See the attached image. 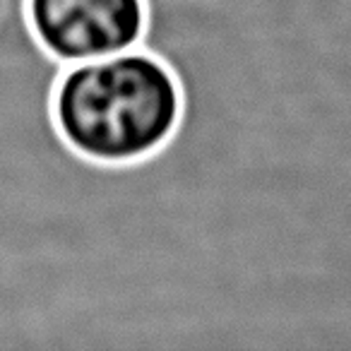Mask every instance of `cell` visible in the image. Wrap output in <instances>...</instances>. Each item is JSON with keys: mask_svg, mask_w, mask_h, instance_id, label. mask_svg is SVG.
Here are the masks:
<instances>
[{"mask_svg": "<svg viewBox=\"0 0 351 351\" xmlns=\"http://www.w3.org/2000/svg\"><path fill=\"white\" fill-rule=\"evenodd\" d=\"M181 116L171 70L142 49L68 65L56 92V121L75 152L123 164L159 149Z\"/></svg>", "mask_w": 351, "mask_h": 351, "instance_id": "cell-1", "label": "cell"}, {"mask_svg": "<svg viewBox=\"0 0 351 351\" xmlns=\"http://www.w3.org/2000/svg\"><path fill=\"white\" fill-rule=\"evenodd\" d=\"M34 34L65 65L123 53L140 44L142 0H29Z\"/></svg>", "mask_w": 351, "mask_h": 351, "instance_id": "cell-2", "label": "cell"}]
</instances>
